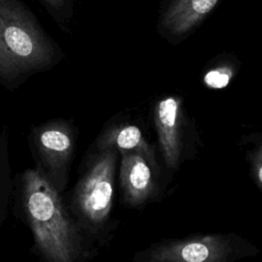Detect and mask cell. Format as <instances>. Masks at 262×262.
<instances>
[{"label":"cell","instance_id":"cell-2","mask_svg":"<svg viewBox=\"0 0 262 262\" xmlns=\"http://www.w3.org/2000/svg\"><path fill=\"white\" fill-rule=\"evenodd\" d=\"M63 52L21 0H0V86L15 89L46 72Z\"/></svg>","mask_w":262,"mask_h":262},{"label":"cell","instance_id":"cell-7","mask_svg":"<svg viewBox=\"0 0 262 262\" xmlns=\"http://www.w3.org/2000/svg\"><path fill=\"white\" fill-rule=\"evenodd\" d=\"M120 185L126 206L137 207L155 192L152 170L146 157L138 151L121 150Z\"/></svg>","mask_w":262,"mask_h":262},{"label":"cell","instance_id":"cell-10","mask_svg":"<svg viewBox=\"0 0 262 262\" xmlns=\"http://www.w3.org/2000/svg\"><path fill=\"white\" fill-rule=\"evenodd\" d=\"M64 33L70 32L76 14L77 0H37Z\"/></svg>","mask_w":262,"mask_h":262},{"label":"cell","instance_id":"cell-12","mask_svg":"<svg viewBox=\"0 0 262 262\" xmlns=\"http://www.w3.org/2000/svg\"><path fill=\"white\" fill-rule=\"evenodd\" d=\"M253 167L256 179L259 185L262 187V139L253 155Z\"/></svg>","mask_w":262,"mask_h":262},{"label":"cell","instance_id":"cell-6","mask_svg":"<svg viewBox=\"0 0 262 262\" xmlns=\"http://www.w3.org/2000/svg\"><path fill=\"white\" fill-rule=\"evenodd\" d=\"M220 0H161L157 30L172 43L193 33L212 13Z\"/></svg>","mask_w":262,"mask_h":262},{"label":"cell","instance_id":"cell-9","mask_svg":"<svg viewBox=\"0 0 262 262\" xmlns=\"http://www.w3.org/2000/svg\"><path fill=\"white\" fill-rule=\"evenodd\" d=\"M96 149L102 150L114 147L121 150H131L143 154L149 163L156 166L152 148L142 137L138 127L126 125L122 127H112L105 130L96 140Z\"/></svg>","mask_w":262,"mask_h":262},{"label":"cell","instance_id":"cell-5","mask_svg":"<svg viewBox=\"0 0 262 262\" xmlns=\"http://www.w3.org/2000/svg\"><path fill=\"white\" fill-rule=\"evenodd\" d=\"M235 253L231 238L208 234L163 242L139 253L136 259L149 262H224Z\"/></svg>","mask_w":262,"mask_h":262},{"label":"cell","instance_id":"cell-1","mask_svg":"<svg viewBox=\"0 0 262 262\" xmlns=\"http://www.w3.org/2000/svg\"><path fill=\"white\" fill-rule=\"evenodd\" d=\"M20 203L36 251L49 262H75L90 257L86 234L60 193L35 169L20 179Z\"/></svg>","mask_w":262,"mask_h":262},{"label":"cell","instance_id":"cell-8","mask_svg":"<svg viewBox=\"0 0 262 262\" xmlns=\"http://www.w3.org/2000/svg\"><path fill=\"white\" fill-rule=\"evenodd\" d=\"M180 111V100L173 96L160 100L155 107L159 144L165 164L170 169H176L181 158Z\"/></svg>","mask_w":262,"mask_h":262},{"label":"cell","instance_id":"cell-3","mask_svg":"<svg viewBox=\"0 0 262 262\" xmlns=\"http://www.w3.org/2000/svg\"><path fill=\"white\" fill-rule=\"evenodd\" d=\"M117 149L97 150L86 163L68 208L85 234L97 233L108 220L114 200Z\"/></svg>","mask_w":262,"mask_h":262},{"label":"cell","instance_id":"cell-4","mask_svg":"<svg viewBox=\"0 0 262 262\" xmlns=\"http://www.w3.org/2000/svg\"><path fill=\"white\" fill-rule=\"evenodd\" d=\"M78 131L71 120L52 119L34 127L29 144L41 175L61 193L69 183Z\"/></svg>","mask_w":262,"mask_h":262},{"label":"cell","instance_id":"cell-11","mask_svg":"<svg viewBox=\"0 0 262 262\" xmlns=\"http://www.w3.org/2000/svg\"><path fill=\"white\" fill-rule=\"evenodd\" d=\"M232 75L233 72L230 67L220 66L209 71L204 77V82L213 89H221L228 85Z\"/></svg>","mask_w":262,"mask_h":262}]
</instances>
